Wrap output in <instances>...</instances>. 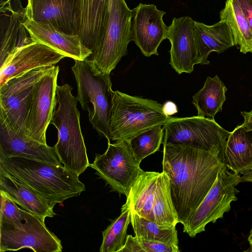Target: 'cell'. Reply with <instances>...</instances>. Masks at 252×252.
<instances>
[{"label":"cell","mask_w":252,"mask_h":252,"mask_svg":"<svg viewBox=\"0 0 252 252\" xmlns=\"http://www.w3.org/2000/svg\"><path fill=\"white\" fill-rule=\"evenodd\" d=\"M162 171L169 177L172 201L183 225L202 202L225 165L220 150L163 144Z\"/></svg>","instance_id":"cell-1"},{"label":"cell","mask_w":252,"mask_h":252,"mask_svg":"<svg viewBox=\"0 0 252 252\" xmlns=\"http://www.w3.org/2000/svg\"><path fill=\"white\" fill-rule=\"evenodd\" d=\"M162 105L163 113L167 116H171L178 112L176 104L171 101L168 100Z\"/></svg>","instance_id":"cell-34"},{"label":"cell","mask_w":252,"mask_h":252,"mask_svg":"<svg viewBox=\"0 0 252 252\" xmlns=\"http://www.w3.org/2000/svg\"><path fill=\"white\" fill-rule=\"evenodd\" d=\"M133 10L125 0H111L109 17L104 36L93 53V67L103 74H110L127 53L129 43L132 41L131 27Z\"/></svg>","instance_id":"cell-7"},{"label":"cell","mask_w":252,"mask_h":252,"mask_svg":"<svg viewBox=\"0 0 252 252\" xmlns=\"http://www.w3.org/2000/svg\"><path fill=\"white\" fill-rule=\"evenodd\" d=\"M126 199L132 211L162 229H171L179 223L171 197L170 179L163 171H143L131 187Z\"/></svg>","instance_id":"cell-5"},{"label":"cell","mask_w":252,"mask_h":252,"mask_svg":"<svg viewBox=\"0 0 252 252\" xmlns=\"http://www.w3.org/2000/svg\"><path fill=\"white\" fill-rule=\"evenodd\" d=\"M248 241L249 243L250 247L248 250H246V251L252 252V227L248 235Z\"/></svg>","instance_id":"cell-37"},{"label":"cell","mask_w":252,"mask_h":252,"mask_svg":"<svg viewBox=\"0 0 252 252\" xmlns=\"http://www.w3.org/2000/svg\"><path fill=\"white\" fill-rule=\"evenodd\" d=\"M241 182H250L252 184V170L241 176Z\"/></svg>","instance_id":"cell-36"},{"label":"cell","mask_w":252,"mask_h":252,"mask_svg":"<svg viewBox=\"0 0 252 252\" xmlns=\"http://www.w3.org/2000/svg\"><path fill=\"white\" fill-rule=\"evenodd\" d=\"M194 36L199 64L208 65V57L212 52L219 54L233 47L234 42L227 23L220 20L213 25L194 21Z\"/></svg>","instance_id":"cell-21"},{"label":"cell","mask_w":252,"mask_h":252,"mask_svg":"<svg viewBox=\"0 0 252 252\" xmlns=\"http://www.w3.org/2000/svg\"><path fill=\"white\" fill-rule=\"evenodd\" d=\"M240 114L244 118L242 125L247 128L252 129V110L249 112L242 111Z\"/></svg>","instance_id":"cell-35"},{"label":"cell","mask_w":252,"mask_h":252,"mask_svg":"<svg viewBox=\"0 0 252 252\" xmlns=\"http://www.w3.org/2000/svg\"><path fill=\"white\" fill-rule=\"evenodd\" d=\"M71 69L77 86V98L82 109L89 112L93 128L110 142L109 119L113 91L110 74L97 71L88 59L75 60Z\"/></svg>","instance_id":"cell-6"},{"label":"cell","mask_w":252,"mask_h":252,"mask_svg":"<svg viewBox=\"0 0 252 252\" xmlns=\"http://www.w3.org/2000/svg\"><path fill=\"white\" fill-rule=\"evenodd\" d=\"M24 16L65 33L77 34V0H28Z\"/></svg>","instance_id":"cell-20"},{"label":"cell","mask_w":252,"mask_h":252,"mask_svg":"<svg viewBox=\"0 0 252 252\" xmlns=\"http://www.w3.org/2000/svg\"><path fill=\"white\" fill-rule=\"evenodd\" d=\"M163 128V144H185L207 151L218 149L224 160L226 141L231 132L219 125L214 118L171 117Z\"/></svg>","instance_id":"cell-8"},{"label":"cell","mask_w":252,"mask_h":252,"mask_svg":"<svg viewBox=\"0 0 252 252\" xmlns=\"http://www.w3.org/2000/svg\"><path fill=\"white\" fill-rule=\"evenodd\" d=\"M59 66H51L35 83L26 122V136L47 144L46 132L57 105V78Z\"/></svg>","instance_id":"cell-13"},{"label":"cell","mask_w":252,"mask_h":252,"mask_svg":"<svg viewBox=\"0 0 252 252\" xmlns=\"http://www.w3.org/2000/svg\"><path fill=\"white\" fill-rule=\"evenodd\" d=\"M131 207L126 199L122 206L121 214L118 218L111 220V224L102 232L100 252H120L127 238V229L131 222Z\"/></svg>","instance_id":"cell-27"},{"label":"cell","mask_w":252,"mask_h":252,"mask_svg":"<svg viewBox=\"0 0 252 252\" xmlns=\"http://www.w3.org/2000/svg\"><path fill=\"white\" fill-rule=\"evenodd\" d=\"M161 126L152 127L126 141L134 156L139 161L159 150L164 137Z\"/></svg>","instance_id":"cell-29"},{"label":"cell","mask_w":252,"mask_h":252,"mask_svg":"<svg viewBox=\"0 0 252 252\" xmlns=\"http://www.w3.org/2000/svg\"><path fill=\"white\" fill-rule=\"evenodd\" d=\"M21 157L62 165L54 147L41 144L0 121V159Z\"/></svg>","instance_id":"cell-18"},{"label":"cell","mask_w":252,"mask_h":252,"mask_svg":"<svg viewBox=\"0 0 252 252\" xmlns=\"http://www.w3.org/2000/svg\"><path fill=\"white\" fill-rule=\"evenodd\" d=\"M224 163L239 174L252 170V129L242 124L230 132L226 141Z\"/></svg>","instance_id":"cell-22"},{"label":"cell","mask_w":252,"mask_h":252,"mask_svg":"<svg viewBox=\"0 0 252 252\" xmlns=\"http://www.w3.org/2000/svg\"><path fill=\"white\" fill-rule=\"evenodd\" d=\"M252 31V0H236Z\"/></svg>","instance_id":"cell-33"},{"label":"cell","mask_w":252,"mask_h":252,"mask_svg":"<svg viewBox=\"0 0 252 252\" xmlns=\"http://www.w3.org/2000/svg\"><path fill=\"white\" fill-rule=\"evenodd\" d=\"M23 25L30 37L75 60H84L93 52L82 43L77 34H68L52 25L25 18Z\"/></svg>","instance_id":"cell-19"},{"label":"cell","mask_w":252,"mask_h":252,"mask_svg":"<svg viewBox=\"0 0 252 252\" xmlns=\"http://www.w3.org/2000/svg\"><path fill=\"white\" fill-rule=\"evenodd\" d=\"M0 190L23 209L34 214L44 221L56 214L47 202L28 187L0 172Z\"/></svg>","instance_id":"cell-23"},{"label":"cell","mask_w":252,"mask_h":252,"mask_svg":"<svg viewBox=\"0 0 252 252\" xmlns=\"http://www.w3.org/2000/svg\"><path fill=\"white\" fill-rule=\"evenodd\" d=\"M194 31V21L188 16L174 18L168 27L166 38L171 44L169 64L179 74H190L194 65L199 64Z\"/></svg>","instance_id":"cell-15"},{"label":"cell","mask_w":252,"mask_h":252,"mask_svg":"<svg viewBox=\"0 0 252 252\" xmlns=\"http://www.w3.org/2000/svg\"><path fill=\"white\" fill-rule=\"evenodd\" d=\"M111 0H77V34L93 53L105 32Z\"/></svg>","instance_id":"cell-17"},{"label":"cell","mask_w":252,"mask_h":252,"mask_svg":"<svg viewBox=\"0 0 252 252\" xmlns=\"http://www.w3.org/2000/svg\"><path fill=\"white\" fill-rule=\"evenodd\" d=\"M141 161L134 156L126 141L108 142L106 151L96 154L94 162L90 164L96 174L104 180L112 189L125 195L129 194L131 187L143 170Z\"/></svg>","instance_id":"cell-10"},{"label":"cell","mask_w":252,"mask_h":252,"mask_svg":"<svg viewBox=\"0 0 252 252\" xmlns=\"http://www.w3.org/2000/svg\"><path fill=\"white\" fill-rule=\"evenodd\" d=\"M20 226L0 222V252L30 249L35 252H61V240L36 216L20 208Z\"/></svg>","instance_id":"cell-12"},{"label":"cell","mask_w":252,"mask_h":252,"mask_svg":"<svg viewBox=\"0 0 252 252\" xmlns=\"http://www.w3.org/2000/svg\"><path fill=\"white\" fill-rule=\"evenodd\" d=\"M130 223L135 236L139 240L178 245L176 227L171 229H162L155 222L146 219L132 210Z\"/></svg>","instance_id":"cell-28"},{"label":"cell","mask_w":252,"mask_h":252,"mask_svg":"<svg viewBox=\"0 0 252 252\" xmlns=\"http://www.w3.org/2000/svg\"><path fill=\"white\" fill-rule=\"evenodd\" d=\"M220 18L228 25L234 44L240 51L245 54L252 53V31L236 0H226Z\"/></svg>","instance_id":"cell-26"},{"label":"cell","mask_w":252,"mask_h":252,"mask_svg":"<svg viewBox=\"0 0 252 252\" xmlns=\"http://www.w3.org/2000/svg\"><path fill=\"white\" fill-rule=\"evenodd\" d=\"M64 55L44 44L34 42L15 53L0 67V87L9 79L33 69L51 67Z\"/></svg>","instance_id":"cell-16"},{"label":"cell","mask_w":252,"mask_h":252,"mask_svg":"<svg viewBox=\"0 0 252 252\" xmlns=\"http://www.w3.org/2000/svg\"><path fill=\"white\" fill-rule=\"evenodd\" d=\"M25 9L12 10L4 32H1L0 66H2L12 56L21 48L34 42L23 25Z\"/></svg>","instance_id":"cell-24"},{"label":"cell","mask_w":252,"mask_h":252,"mask_svg":"<svg viewBox=\"0 0 252 252\" xmlns=\"http://www.w3.org/2000/svg\"><path fill=\"white\" fill-rule=\"evenodd\" d=\"M139 240V239H138ZM145 252H179L178 245L139 240Z\"/></svg>","instance_id":"cell-31"},{"label":"cell","mask_w":252,"mask_h":252,"mask_svg":"<svg viewBox=\"0 0 252 252\" xmlns=\"http://www.w3.org/2000/svg\"><path fill=\"white\" fill-rule=\"evenodd\" d=\"M50 67L32 70L9 79L0 87V121L26 135L34 85Z\"/></svg>","instance_id":"cell-11"},{"label":"cell","mask_w":252,"mask_h":252,"mask_svg":"<svg viewBox=\"0 0 252 252\" xmlns=\"http://www.w3.org/2000/svg\"><path fill=\"white\" fill-rule=\"evenodd\" d=\"M120 252H145L137 237L127 235L125 244Z\"/></svg>","instance_id":"cell-32"},{"label":"cell","mask_w":252,"mask_h":252,"mask_svg":"<svg viewBox=\"0 0 252 252\" xmlns=\"http://www.w3.org/2000/svg\"><path fill=\"white\" fill-rule=\"evenodd\" d=\"M68 84L57 85V108L51 121L58 130L56 152L63 166L79 176L90 165L80 124L78 99Z\"/></svg>","instance_id":"cell-3"},{"label":"cell","mask_w":252,"mask_h":252,"mask_svg":"<svg viewBox=\"0 0 252 252\" xmlns=\"http://www.w3.org/2000/svg\"><path fill=\"white\" fill-rule=\"evenodd\" d=\"M240 178V174L224 165L202 202L183 225V232L193 238L204 231L208 223L223 218L224 214L230 211L231 203L237 200L240 191L236 186L241 183Z\"/></svg>","instance_id":"cell-9"},{"label":"cell","mask_w":252,"mask_h":252,"mask_svg":"<svg viewBox=\"0 0 252 252\" xmlns=\"http://www.w3.org/2000/svg\"><path fill=\"white\" fill-rule=\"evenodd\" d=\"M133 12L132 41L145 57L158 55V48L166 39L168 30L163 20L165 12L158 10L154 4L140 3Z\"/></svg>","instance_id":"cell-14"},{"label":"cell","mask_w":252,"mask_h":252,"mask_svg":"<svg viewBox=\"0 0 252 252\" xmlns=\"http://www.w3.org/2000/svg\"><path fill=\"white\" fill-rule=\"evenodd\" d=\"M0 172L33 190L52 209L86 189L79 176L62 165L11 157L0 159Z\"/></svg>","instance_id":"cell-2"},{"label":"cell","mask_w":252,"mask_h":252,"mask_svg":"<svg viewBox=\"0 0 252 252\" xmlns=\"http://www.w3.org/2000/svg\"><path fill=\"white\" fill-rule=\"evenodd\" d=\"M227 89L217 75L213 78L208 76L204 86L192 96V103L197 111V116L214 118L221 112L226 100Z\"/></svg>","instance_id":"cell-25"},{"label":"cell","mask_w":252,"mask_h":252,"mask_svg":"<svg viewBox=\"0 0 252 252\" xmlns=\"http://www.w3.org/2000/svg\"><path fill=\"white\" fill-rule=\"evenodd\" d=\"M0 222H5L20 226L23 222L20 208L3 190H0Z\"/></svg>","instance_id":"cell-30"},{"label":"cell","mask_w":252,"mask_h":252,"mask_svg":"<svg viewBox=\"0 0 252 252\" xmlns=\"http://www.w3.org/2000/svg\"><path fill=\"white\" fill-rule=\"evenodd\" d=\"M156 101L113 91L109 119V139L127 141L157 126H164L171 118Z\"/></svg>","instance_id":"cell-4"}]
</instances>
